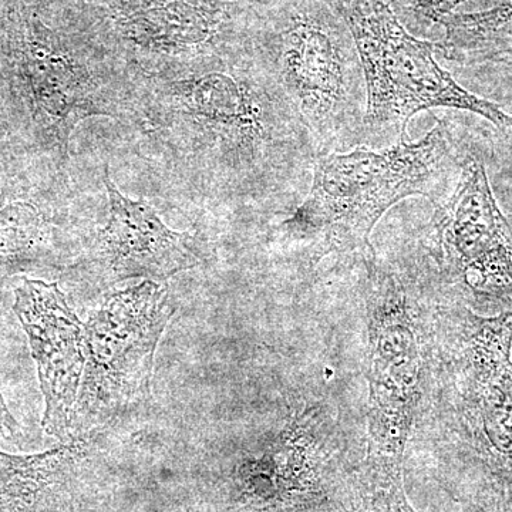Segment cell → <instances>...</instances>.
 I'll return each mask as SVG.
<instances>
[{"mask_svg": "<svg viewBox=\"0 0 512 512\" xmlns=\"http://www.w3.org/2000/svg\"><path fill=\"white\" fill-rule=\"evenodd\" d=\"M141 160L185 194L227 204L286 194L312 171L311 137L251 52L133 82L126 120Z\"/></svg>", "mask_w": 512, "mask_h": 512, "instance_id": "6da1fadb", "label": "cell"}, {"mask_svg": "<svg viewBox=\"0 0 512 512\" xmlns=\"http://www.w3.org/2000/svg\"><path fill=\"white\" fill-rule=\"evenodd\" d=\"M468 148L446 120L436 119L417 143L357 146L315 158L308 197L281 224L285 237L329 254L373 256L370 234L404 198L421 195L434 207L456 187Z\"/></svg>", "mask_w": 512, "mask_h": 512, "instance_id": "7a4b0ae2", "label": "cell"}, {"mask_svg": "<svg viewBox=\"0 0 512 512\" xmlns=\"http://www.w3.org/2000/svg\"><path fill=\"white\" fill-rule=\"evenodd\" d=\"M252 55L302 121L316 157L362 146L365 73L348 22L332 0H268Z\"/></svg>", "mask_w": 512, "mask_h": 512, "instance_id": "3957f363", "label": "cell"}, {"mask_svg": "<svg viewBox=\"0 0 512 512\" xmlns=\"http://www.w3.org/2000/svg\"><path fill=\"white\" fill-rule=\"evenodd\" d=\"M6 55L40 140L60 164L69 160L70 138L82 121L126 120L133 80L94 37L67 35L32 10L15 9Z\"/></svg>", "mask_w": 512, "mask_h": 512, "instance_id": "277c9868", "label": "cell"}, {"mask_svg": "<svg viewBox=\"0 0 512 512\" xmlns=\"http://www.w3.org/2000/svg\"><path fill=\"white\" fill-rule=\"evenodd\" d=\"M348 22L365 73L362 146L406 141L407 124L424 110H464L505 130L512 116L456 82L434 56V43L412 35L384 0H332Z\"/></svg>", "mask_w": 512, "mask_h": 512, "instance_id": "5b68a950", "label": "cell"}, {"mask_svg": "<svg viewBox=\"0 0 512 512\" xmlns=\"http://www.w3.org/2000/svg\"><path fill=\"white\" fill-rule=\"evenodd\" d=\"M268 0H100L93 36L133 82L248 55Z\"/></svg>", "mask_w": 512, "mask_h": 512, "instance_id": "8992f818", "label": "cell"}, {"mask_svg": "<svg viewBox=\"0 0 512 512\" xmlns=\"http://www.w3.org/2000/svg\"><path fill=\"white\" fill-rule=\"evenodd\" d=\"M177 312L167 286L144 279L111 293L84 323L86 366L73 437L93 433L150 400L154 357Z\"/></svg>", "mask_w": 512, "mask_h": 512, "instance_id": "52a82bcc", "label": "cell"}, {"mask_svg": "<svg viewBox=\"0 0 512 512\" xmlns=\"http://www.w3.org/2000/svg\"><path fill=\"white\" fill-rule=\"evenodd\" d=\"M369 313V453L403 463L404 448L421 399L423 355L414 322L413 299L402 278L363 259Z\"/></svg>", "mask_w": 512, "mask_h": 512, "instance_id": "ba28073f", "label": "cell"}, {"mask_svg": "<svg viewBox=\"0 0 512 512\" xmlns=\"http://www.w3.org/2000/svg\"><path fill=\"white\" fill-rule=\"evenodd\" d=\"M429 228L444 281L474 305L512 311V227L476 151L468 150L456 187L436 205Z\"/></svg>", "mask_w": 512, "mask_h": 512, "instance_id": "9c48e42d", "label": "cell"}, {"mask_svg": "<svg viewBox=\"0 0 512 512\" xmlns=\"http://www.w3.org/2000/svg\"><path fill=\"white\" fill-rule=\"evenodd\" d=\"M453 315L451 362L467 430L488 464L512 478V311Z\"/></svg>", "mask_w": 512, "mask_h": 512, "instance_id": "30bf717a", "label": "cell"}, {"mask_svg": "<svg viewBox=\"0 0 512 512\" xmlns=\"http://www.w3.org/2000/svg\"><path fill=\"white\" fill-rule=\"evenodd\" d=\"M104 187L109 197V218L76 268L100 286L143 278L165 282L180 272L202 264L200 239L165 225L144 200L126 197L104 168Z\"/></svg>", "mask_w": 512, "mask_h": 512, "instance_id": "8fae6325", "label": "cell"}, {"mask_svg": "<svg viewBox=\"0 0 512 512\" xmlns=\"http://www.w3.org/2000/svg\"><path fill=\"white\" fill-rule=\"evenodd\" d=\"M13 311L28 335L45 397L43 430L62 441L73 439L74 412L86 366L84 323L57 284L39 279H20Z\"/></svg>", "mask_w": 512, "mask_h": 512, "instance_id": "7c38bea8", "label": "cell"}, {"mask_svg": "<svg viewBox=\"0 0 512 512\" xmlns=\"http://www.w3.org/2000/svg\"><path fill=\"white\" fill-rule=\"evenodd\" d=\"M316 410L296 416L235 474L238 512H303L318 500Z\"/></svg>", "mask_w": 512, "mask_h": 512, "instance_id": "4fadbf2b", "label": "cell"}, {"mask_svg": "<svg viewBox=\"0 0 512 512\" xmlns=\"http://www.w3.org/2000/svg\"><path fill=\"white\" fill-rule=\"evenodd\" d=\"M439 25L444 33L434 50L447 62L512 64V0L480 12L450 13Z\"/></svg>", "mask_w": 512, "mask_h": 512, "instance_id": "5bb4252c", "label": "cell"}, {"mask_svg": "<svg viewBox=\"0 0 512 512\" xmlns=\"http://www.w3.org/2000/svg\"><path fill=\"white\" fill-rule=\"evenodd\" d=\"M47 220L35 205L12 202L0 210V271L6 262L32 254L45 238Z\"/></svg>", "mask_w": 512, "mask_h": 512, "instance_id": "9a60e30c", "label": "cell"}, {"mask_svg": "<svg viewBox=\"0 0 512 512\" xmlns=\"http://www.w3.org/2000/svg\"><path fill=\"white\" fill-rule=\"evenodd\" d=\"M367 466L369 501L365 512H416L404 491L403 464L369 461Z\"/></svg>", "mask_w": 512, "mask_h": 512, "instance_id": "2e32d148", "label": "cell"}, {"mask_svg": "<svg viewBox=\"0 0 512 512\" xmlns=\"http://www.w3.org/2000/svg\"><path fill=\"white\" fill-rule=\"evenodd\" d=\"M407 30L426 32L467 0H384Z\"/></svg>", "mask_w": 512, "mask_h": 512, "instance_id": "e0dca14e", "label": "cell"}]
</instances>
